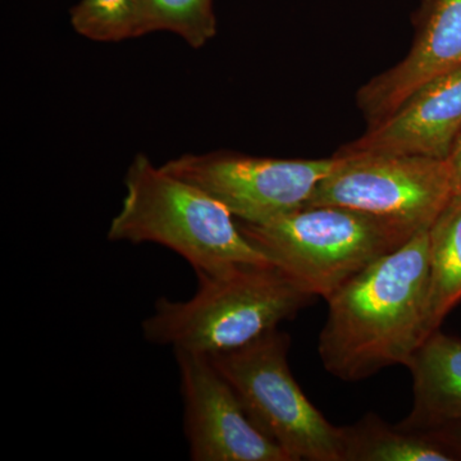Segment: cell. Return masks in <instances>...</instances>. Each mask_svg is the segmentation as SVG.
I'll use <instances>...</instances> for the list:
<instances>
[{"label":"cell","mask_w":461,"mask_h":461,"mask_svg":"<svg viewBox=\"0 0 461 461\" xmlns=\"http://www.w3.org/2000/svg\"><path fill=\"white\" fill-rule=\"evenodd\" d=\"M429 229L369 264L327 300L318 354L324 369L359 382L408 366L429 338Z\"/></svg>","instance_id":"6da1fadb"},{"label":"cell","mask_w":461,"mask_h":461,"mask_svg":"<svg viewBox=\"0 0 461 461\" xmlns=\"http://www.w3.org/2000/svg\"><path fill=\"white\" fill-rule=\"evenodd\" d=\"M195 275L198 290L189 300H157L142 323L151 344L208 357L226 353L277 330L315 297L273 263Z\"/></svg>","instance_id":"7a4b0ae2"},{"label":"cell","mask_w":461,"mask_h":461,"mask_svg":"<svg viewBox=\"0 0 461 461\" xmlns=\"http://www.w3.org/2000/svg\"><path fill=\"white\" fill-rule=\"evenodd\" d=\"M124 189L122 206L109 224V241L162 245L184 258L195 273L272 263L222 203L154 166L145 154L133 158Z\"/></svg>","instance_id":"3957f363"},{"label":"cell","mask_w":461,"mask_h":461,"mask_svg":"<svg viewBox=\"0 0 461 461\" xmlns=\"http://www.w3.org/2000/svg\"><path fill=\"white\" fill-rule=\"evenodd\" d=\"M242 233L312 295L329 300L379 258L418 230L339 205H306Z\"/></svg>","instance_id":"277c9868"},{"label":"cell","mask_w":461,"mask_h":461,"mask_svg":"<svg viewBox=\"0 0 461 461\" xmlns=\"http://www.w3.org/2000/svg\"><path fill=\"white\" fill-rule=\"evenodd\" d=\"M290 345L277 329L209 359L290 461H344V427L333 426L303 393L288 366Z\"/></svg>","instance_id":"5b68a950"},{"label":"cell","mask_w":461,"mask_h":461,"mask_svg":"<svg viewBox=\"0 0 461 461\" xmlns=\"http://www.w3.org/2000/svg\"><path fill=\"white\" fill-rule=\"evenodd\" d=\"M335 156L338 165L306 205L345 206L420 230L429 229L453 198L444 159L377 153Z\"/></svg>","instance_id":"8992f818"},{"label":"cell","mask_w":461,"mask_h":461,"mask_svg":"<svg viewBox=\"0 0 461 461\" xmlns=\"http://www.w3.org/2000/svg\"><path fill=\"white\" fill-rule=\"evenodd\" d=\"M338 160L336 156L281 159L213 151L185 154L162 168L206 191L240 222L264 224L308 204Z\"/></svg>","instance_id":"52a82bcc"},{"label":"cell","mask_w":461,"mask_h":461,"mask_svg":"<svg viewBox=\"0 0 461 461\" xmlns=\"http://www.w3.org/2000/svg\"><path fill=\"white\" fill-rule=\"evenodd\" d=\"M194 461H290L254 423L208 355L175 351Z\"/></svg>","instance_id":"ba28073f"},{"label":"cell","mask_w":461,"mask_h":461,"mask_svg":"<svg viewBox=\"0 0 461 461\" xmlns=\"http://www.w3.org/2000/svg\"><path fill=\"white\" fill-rule=\"evenodd\" d=\"M461 68V0H427L409 53L357 93L368 127L396 111L414 91Z\"/></svg>","instance_id":"9c48e42d"},{"label":"cell","mask_w":461,"mask_h":461,"mask_svg":"<svg viewBox=\"0 0 461 461\" xmlns=\"http://www.w3.org/2000/svg\"><path fill=\"white\" fill-rule=\"evenodd\" d=\"M461 132V68L429 81L339 154H402L447 159Z\"/></svg>","instance_id":"30bf717a"},{"label":"cell","mask_w":461,"mask_h":461,"mask_svg":"<svg viewBox=\"0 0 461 461\" xmlns=\"http://www.w3.org/2000/svg\"><path fill=\"white\" fill-rule=\"evenodd\" d=\"M406 368L412 377V408L402 429L433 432L461 423V339L437 330Z\"/></svg>","instance_id":"8fae6325"},{"label":"cell","mask_w":461,"mask_h":461,"mask_svg":"<svg viewBox=\"0 0 461 461\" xmlns=\"http://www.w3.org/2000/svg\"><path fill=\"white\" fill-rule=\"evenodd\" d=\"M460 460L436 432L390 426L378 415L344 427V461Z\"/></svg>","instance_id":"7c38bea8"},{"label":"cell","mask_w":461,"mask_h":461,"mask_svg":"<svg viewBox=\"0 0 461 461\" xmlns=\"http://www.w3.org/2000/svg\"><path fill=\"white\" fill-rule=\"evenodd\" d=\"M461 300V193H455L429 227V335Z\"/></svg>","instance_id":"4fadbf2b"},{"label":"cell","mask_w":461,"mask_h":461,"mask_svg":"<svg viewBox=\"0 0 461 461\" xmlns=\"http://www.w3.org/2000/svg\"><path fill=\"white\" fill-rule=\"evenodd\" d=\"M139 36L169 32L200 50L214 38L213 0H138Z\"/></svg>","instance_id":"5bb4252c"},{"label":"cell","mask_w":461,"mask_h":461,"mask_svg":"<svg viewBox=\"0 0 461 461\" xmlns=\"http://www.w3.org/2000/svg\"><path fill=\"white\" fill-rule=\"evenodd\" d=\"M71 25L93 41L139 38L138 0H81L72 8Z\"/></svg>","instance_id":"9a60e30c"},{"label":"cell","mask_w":461,"mask_h":461,"mask_svg":"<svg viewBox=\"0 0 461 461\" xmlns=\"http://www.w3.org/2000/svg\"><path fill=\"white\" fill-rule=\"evenodd\" d=\"M446 162H447L448 169H450L454 194L461 193V132L457 136L456 140H455Z\"/></svg>","instance_id":"2e32d148"},{"label":"cell","mask_w":461,"mask_h":461,"mask_svg":"<svg viewBox=\"0 0 461 461\" xmlns=\"http://www.w3.org/2000/svg\"><path fill=\"white\" fill-rule=\"evenodd\" d=\"M433 432H436L437 435L441 437L446 444L453 448L455 454H456L461 460V423L445 427V429H442L433 430Z\"/></svg>","instance_id":"e0dca14e"}]
</instances>
